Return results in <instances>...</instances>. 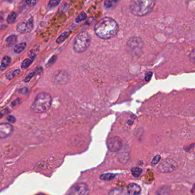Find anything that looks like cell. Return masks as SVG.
<instances>
[{
    "label": "cell",
    "instance_id": "4dcf8cb0",
    "mask_svg": "<svg viewBox=\"0 0 195 195\" xmlns=\"http://www.w3.org/2000/svg\"><path fill=\"white\" fill-rule=\"evenodd\" d=\"M10 110H9V109L8 108H6L4 109L3 110H2L0 112V118L2 117V116H3L5 114H8L9 113H10Z\"/></svg>",
    "mask_w": 195,
    "mask_h": 195
},
{
    "label": "cell",
    "instance_id": "277c9868",
    "mask_svg": "<svg viewBox=\"0 0 195 195\" xmlns=\"http://www.w3.org/2000/svg\"><path fill=\"white\" fill-rule=\"evenodd\" d=\"M91 38L86 31L79 33L74 38L73 50L75 53L80 54L85 51L90 44Z\"/></svg>",
    "mask_w": 195,
    "mask_h": 195
},
{
    "label": "cell",
    "instance_id": "484cf974",
    "mask_svg": "<svg viewBox=\"0 0 195 195\" xmlns=\"http://www.w3.org/2000/svg\"><path fill=\"white\" fill-rule=\"evenodd\" d=\"M27 55H28V56L29 57V58H30L31 59L33 60V59L35 58V57H36V55H37V53H35V50H30V51L28 52Z\"/></svg>",
    "mask_w": 195,
    "mask_h": 195
},
{
    "label": "cell",
    "instance_id": "f546056e",
    "mask_svg": "<svg viewBox=\"0 0 195 195\" xmlns=\"http://www.w3.org/2000/svg\"><path fill=\"white\" fill-rule=\"evenodd\" d=\"M160 158L161 157H160V156L159 155H156V156H154L153 157V160L152 161V164H157L159 162V161L160 160Z\"/></svg>",
    "mask_w": 195,
    "mask_h": 195
},
{
    "label": "cell",
    "instance_id": "e0dca14e",
    "mask_svg": "<svg viewBox=\"0 0 195 195\" xmlns=\"http://www.w3.org/2000/svg\"><path fill=\"white\" fill-rule=\"evenodd\" d=\"M17 15L15 12H11L6 18V22L9 24H12L16 21Z\"/></svg>",
    "mask_w": 195,
    "mask_h": 195
},
{
    "label": "cell",
    "instance_id": "30bf717a",
    "mask_svg": "<svg viewBox=\"0 0 195 195\" xmlns=\"http://www.w3.org/2000/svg\"><path fill=\"white\" fill-rule=\"evenodd\" d=\"M14 131V128L10 123L0 124V139H3L10 136Z\"/></svg>",
    "mask_w": 195,
    "mask_h": 195
},
{
    "label": "cell",
    "instance_id": "ac0fdd59",
    "mask_svg": "<svg viewBox=\"0 0 195 195\" xmlns=\"http://www.w3.org/2000/svg\"><path fill=\"white\" fill-rule=\"evenodd\" d=\"M115 177V174L110 173L102 174L100 176V179L104 181H110Z\"/></svg>",
    "mask_w": 195,
    "mask_h": 195
},
{
    "label": "cell",
    "instance_id": "2e32d148",
    "mask_svg": "<svg viewBox=\"0 0 195 195\" xmlns=\"http://www.w3.org/2000/svg\"><path fill=\"white\" fill-rule=\"evenodd\" d=\"M70 32L69 31H65L62 33L61 34L59 35V37L56 39V43L58 44H60L62 43L69 35Z\"/></svg>",
    "mask_w": 195,
    "mask_h": 195
},
{
    "label": "cell",
    "instance_id": "4316f807",
    "mask_svg": "<svg viewBox=\"0 0 195 195\" xmlns=\"http://www.w3.org/2000/svg\"><path fill=\"white\" fill-rule=\"evenodd\" d=\"M29 92V89L27 87H22V88H20L19 90H18V93L19 94H23V95H25L26 94H27Z\"/></svg>",
    "mask_w": 195,
    "mask_h": 195
},
{
    "label": "cell",
    "instance_id": "4fadbf2b",
    "mask_svg": "<svg viewBox=\"0 0 195 195\" xmlns=\"http://www.w3.org/2000/svg\"><path fill=\"white\" fill-rule=\"evenodd\" d=\"M5 41L7 46H12L17 41V35L15 34H11L5 39Z\"/></svg>",
    "mask_w": 195,
    "mask_h": 195
},
{
    "label": "cell",
    "instance_id": "1f68e13d",
    "mask_svg": "<svg viewBox=\"0 0 195 195\" xmlns=\"http://www.w3.org/2000/svg\"><path fill=\"white\" fill-rule=\"evenodd\" d=\"M152 76V72L151 71L148 72L145 76V79L146 80V81H149L150 79Z\"/></svg>",
    "mask_w": 195,
    "mask_h": 195
},
{
    "label": "cell",
    "instance_id": "ba28073f",
    "mask_svg": "<svg viewBox=\"0 0 195 195\" xmlns=\"http://www.w3.org/2000/svg\"><path fill=\"white\" fill-rule=\"evenodd\" d=\"M177 165L176 162L169 159H166L160 163L157 166V170L161 172H171L176 169Z\"/></svg>",
    "mask_w": 195,
    "mask_h": 195
},
{
    "label": "cell",
    "instance_id": "e575fe53",
    "mask_svg": "<svg viewBox=\"0 0 195 195\" xmlns=\"http://www.w3.org/2000/svg\"><path fill=\"white\" fill-rule=\"evenodd\" d=\"M38 195H45L44 194H38Z\"/></svg>",
    "mask_w": 195,
    "mask_h": 195
},
{
    "label": "cell",
    "instance_id": "3957f363",
    "mask_svg": "<svg viewBox=\"0 0 195 195\" xmlns=\"http://www.w3.org/2000/svg\"><path fill=\"white\" fill-rule=\"evenodd\" d=\"M52 98L46 92L38 93L30 106V111L34 113H42L47 111L51 107Z\"/></svg>",
    "mask_w": 195,
    "mask_h": 195
},
{
    "label": "cell",
    "instance_id": "9a60e30c",
    "mask_svg": "<svg viewBox=\"0 0 195 195\" xmlns=\"http://www.w3.org/2000/svg\"><path fill=\"white\" fill-rule=\"evenodd\" d=\"M21 72V70L20 69H15V70H11L10 71H8L5 76H6V78L9 79V80H11L12 79H13L15 77L17 76L18 74H19Z\"/></svg>",
    "mask_w": 195,
    "mask_h": 195
},
{
    "label": "cell",
    "instance_id": "52a82bcc",
    "mask_svg": "<svg viewBox=\"0 0 195 195\" xmlns=\"http://www.w3.org/2000/svg\"><path fill=\"white\" fill-rule=\"evenodd\" d=\"M127 47L132 53L135 54L139 53L142 47V41L139 37H132L128 41Z\"/></svg>",
    "mask_w": 195,
    "mask_h": 195
},
{
    "label": "cell",
    "instance_id": "44dd1931",
    "mask_svg": "<svg viewBox=\"0 0 195 195\" xmlns=\"http://www.w3.org/2000/svg\"><path fill=\"white\" fill-rule=\"evenodd\" d=\"M131 172L133 176L137 177L141 174L142 172V169L138 167H133L131 169Z\"/></svg>",
    "mask_w": 195,
    "mask_h": 195
},
{
    "label": "cell",
    "instance_id": "83f0119b",
    "mask_svg": "<svg viewBox=\"0 0 195 195\" xmlns=\"http://www.w3.org/2000/svg\"><path fill=\"white\" fill-rule=\"evenodd\" d=\"M37 1H34V0H30V1H26L25 2L26 5L29 7H33L35 5V4L37 3Z\"/></svg>",
    "mask_w": 195,
    "mask_h": 195
},
{
    "label": "cell",
    "instance_id": "7402d4cb",
    "mask_svg": "<svg viewBox=\"0 0 195 195\" xmlns=\"http://www.w3.org/2000/svg\"><path fill=\"white\" fill-rule=\"evenodd\" d=\"M86 18V14L84 12L81 13L75 18L76 22H79L83 20H84Z\"/></svg>",
    "mask_w": 195,
    "mask_h": 195
},
{
    "label": "cell",
    "instance_id": "d6986e66",
    "mask_svg": "<svg viewBox=\"0 0 195 195\" xmlns=\"http://www.w3.org/2000/svg\"><path fill=\"white\" fill-rule=\"evenodd\" d=\"M117 1H105L104 6L107 9L114 8L117 6Z\"/></svg>",
    "mask_w": 195,
    "mask_h": 195
},
{
    "label": "cell",
    "instance_id": "8992f818",
    "mask_svg": "<svg viewBox=\"0 0 195 195\" xmlns=\"http://www.w3.org/2000/svg\"><path fill=\"white\" fill-rule=\"evenodd\" d=\"M89 190L84 183H78L73 185L66 195H89Z\"/></svg>",
    "mask_w": 195,
    "mask_h": 195
},
{
    "label": "cell",
    "instance_id": "ffe728a7",
    "mask_svg": "<svg viewBox=\"0 0 195 195\" xmlns=\"http://www.w3.org/2000/svg\"><path fill=\"white\" fill-rule=\"evenodd\" d=\"M33 61V60L29 59V58H25L21 63V68L23 69H25L27 68L31 64Z\"/></svg>",
    "mask_w": 195,
    "mask_h": 195
},
{
    "label": "cell",
    "instance_id": "7c38bea8",
    "mask_svg": "<svg viewBox=\"0 0 195 195\" xmlns=\"http://www.w3.org/2000/svg\"><path fill=\"white\" fill-rule=\"evenodd\" d=\"M10 63H11V58L8 55L4 56L1 60V62L0 65V70H4L7 67L9 66Z\"/></svg>",
    "mask_w": 195,
    "mask_h": 195
},
{
    "label": "cell",
    "instance_id": "d4e9b609",
    "mask_svg": "<svg viewBox=\"0 0 195 195\" xmlns=\"http://www.w3.org/2000/svg\"><path fill=\"white\" fill-rule=\"evenodd\" d=\"M35 75V73H34V71H32V72H31L29 74H28V75L25 78V79H23L24 82H29V81L31 80V79L33 78V77L34 75Z\"/></svg>",
    "mask_w": 195,
    "mask_h": 195
},
{
    "label": "cell",
    "instance_id": "603a6c76",
    "mask_svg": "<svg viewBox=\"0 0 195 195\" xmlns=\"http://www.w3.org/2000/svg\"><path fill=\"white\" fill-rule=\"evenodd\" d=\"M60 3V1H57V0H51L49 2L48 6L50 7H54L59 5Z\"/></svg>",
    "mask_w": 195,
    "mask_h": 195
},
{
    "label": "cell",
    "instance_id": "8fae6325",
    "mask_svg": "<svg viewBox=\"0 0 195 195\" xmlns=\"http://www.w3.org/2000/svg\"><path fill=\"white\" fill-rule=\"evenodd\" d=\"M128 192L129 195H140L141 188L137 184L131 183L128 186Z\"/></svg>",
    "mask_w": 195,
    "mask_h": 195
},
{
    "label": "cell",
    "instance_id": "f1b7e54d",
    "mask_svg": "<svg viewBox=\"0 0 195 195\" xmlns=\"http://www.w3.org/2000/svg\"><path fill=\"white\" fill-rule=\"evenodd\" d=\"M6 120L10 122V123H14L16 121L15 117L12 115H9L6 117Z\"/></svg>",
    "mask_w": 195,
    "mask_h": 195
},
{
    "label": "cell",
    "instance_id": "cb8c5ba5",
    "mask_svg": "<svg viewBox=\"0 0 195 195\" xmlns=\"http://www.w3.org/2000/svg\"><path fill=\"white\" fill-rule=\"evenodd\" d=\"M57 56L56 55H53L50 58V59L48 61V62H47L46 63V65L47 66H49V65H51L52 64H53L57 60Z\"/></svg>",
    "mask_w": 195,
    "mask_h": 195
},
{
    "label": "cell",
    "instance_id": "836d02e7",
    "mask_svg": "<svg viewBox=\"0 0 195 195\" xmlns=\"http://www.w3.org/2000/svg\"><path fill=\"white\" fill-rule=\"evenodd\" d=\"M3 19L2 17L0 15V22H2V21H3Z\"/></svg>",
    "mask_w": 195,
    "mask_h": 195
},
{
    "label": "cell",
    "instance_id": "5b68a950",
    "mask_svg": "<svg viewBox=\"0 0 195 195\" xmlns=\"http://www.w3.org/2000/svg\"><path fill=\"white\" fill-rule=\"evenodd\" d=\"M33 26L34 23L33 17L30 14H29L23 17L17 23L16 30L22 34L27 33L33 30Z\"/></svg>",
    "mask_w": 195,
    "mask_h": 195
},
{
    "label": "cell",
    "instance_id": "5bb4252c",
    "mask_svg": "<svg viewBox=\"0 0 195 195\" xmlns=\"http://www.w3.org/2000/svg\"><path fill=\"white\" fill-rule=\"evenodd\" d=\"M26 47V43L24 42L16 44L14 47V52L15 54H19L25 49Z\"/></svg>",
    "mask_w": 195,
    "mask_h": 195
},
{
    "label": "cell",
    "instance_id": "7a4b0ae2",
    "mask_svg": "<svg viewBox=\"0 0 195 195\" xmlns=\"http://www.w3.org/2000/svg\"><path fill=\"white\" fill-rule=\"evenodd\" d=\"M155 5L156 2L154 1L134 0L130 3L129 10L134 15L142 17L152 12Z\"/></svg>",
    "mask_w": 195,
    "mask_h": 195
},
{
    "label": "cell",
    "instance_id": "9c48e42d",
    "mask_svg": "<svg viewBox=\"0 0 195 195\" xmlns=\"http://www.w3.org/2000/svg\"><path fill=\"white\" fill-rule=\"evenodd\" d=\"M107 148L110 152H117L122 147V141L118 137H113L109 138L106 142Z\"/></svg>",
    "mask_w": 195,
    "mask_h": 195
},
{
    "label": "cell",
    "instance_id": "6da1fadb",
    "mask_svg": "<svg viewBox=\"0 0 195 195\" xmlns=\"http://www.w3.org/2000/svg\"><path fill=\"white\" fill-rule=\"evenodd\" d=\"M94 30L99 38L108 39L116 35L118 32L119 26L113 18L105 17L95 23Z\"/></svg>",
    "mask_w": 195,
    "mask_h": 195
},
{
    "label": "cell",
    "instance_id": "d6a6232c",
    "mask_svg": "<svg viewBox=\"0 0 195 195\" xmlns=\"http://www.w3.org/2000/svg\"><path fill=\"white\" fill-rule=\"evenodd\" d=\"M42 70H43V68L42 67H38L36 68L35 70H34V71L35 75H37V74H39L40 73H41L42 71Z\"/></svg>",
    "mask_w": 195,
    "mask_h": 195
}]
</instances>
